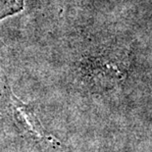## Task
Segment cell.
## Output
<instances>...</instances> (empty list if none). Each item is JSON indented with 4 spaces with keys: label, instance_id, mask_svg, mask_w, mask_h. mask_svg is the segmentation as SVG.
Returning <instances> with one entry per match:
<instances>
[{
    "label": "cell",
    "instance_id": "obj_3",
    "mask_svg": "<svg viewBox=\"0 0 152 152\" xmlns=\"http://www.w3.org/2000/svg\"><path fill=\"white\" fill-rule=\"evenodd\" d=\"M24 9V0H0V21Z\"/></svg>",
    "mask_w": 152,
    "mask_h": 152
},
{
    "label": "cell",
    "instance_id": "obj_1",
    "mask_svg": "<svg viewBox=\"0 0 152 152\" xmlns=\"http://www.w3.org/2000/svg\"><path fill=\"white\" fill-rule=\"evenodd\" d=\"M4 97L9 115L16 128L23 135L30 137L31 140L37 141L38 143H49L53 146H60L61 142L52 134L45 132L34 106L23 102L14 95L8 83H6L5 86Z\"/></svg>",
    "mask_w": 152,
    "mask_h": 152
},
{
    "label": "cell",
    "instance_id": "obj_2",
    "mask_svg": "<svg viewBox=\"0 0 152 152\" xmlns=\"http://www.w3.org/2000/svg\"><path fill=\"white\" fill-rule=\"evenodd\" d=\"M116 58L99 56L91 58L85 65L86 75L89 79L102 86H112L124 79L127 67L124 63H118Z\"/></svg>",
    "mask_w": 152,
    "mask_h": 152
}]
</instances>
